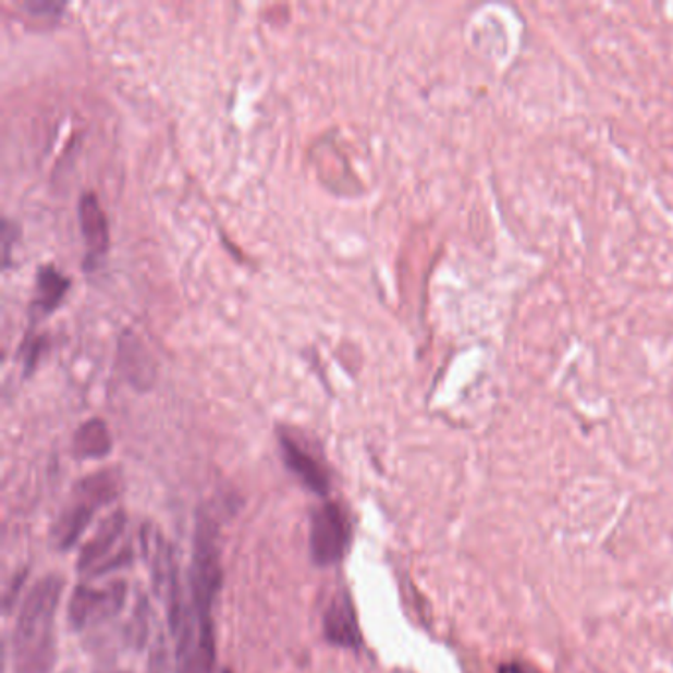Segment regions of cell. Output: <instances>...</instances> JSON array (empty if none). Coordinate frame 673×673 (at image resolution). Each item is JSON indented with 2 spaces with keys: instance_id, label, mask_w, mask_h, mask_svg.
Returning a JSON list of instances; mask_svg holds the SVG:
<instances>
[{
  "instance_id": "cell-11",
  "label": "cell",
  "mask_w": 673,
  "mask_h": 673,
  "mask_svg": "<svg viewBox=\"0 0 673 673\" xmlns=\"http://www.w3.org/2000/svg\"><path fill=\"white\" fill-rule=\"evenodd\" d=\"M70 289V279L63 277L52 265H42L36 274V298L34 310H40L44 315L52 313L63 301V296Z\"/></svg>"
},
{
  "instance_id": "cell-6",
  "label": "cell",
  "mask_w": 673,
  "mask_h": 673,
  "mask_svg": "<svg viewBox=\"0 0 673 673\" xmlns=\"http://www.w3.org/2000/svg\"><path fill=\"white\" fill-rule=\"evenodd\" d=\"M279 446H281L286 468L295 474L306 490L327 498L330 494L332 478H330V470H328L322 454L316 453L315 444L306 441L305 435L293 431L289 427H281Z\"/></svg>"
},
{
  "instance_id": "cell-10",
  "label": "cell",
  "mask_w": 673,
  "mask_h": 673,
  "mask_svg": "<svg viewBox=\"0 0 673 673\" xmlns=\"http://www.w3.org/2000/svg\"><path fill=\"white\" fill-rule=\"evenodd\" d=\"M113 449L111 432L106 421L89 419L74 435V454L82 461H99L106 458Z\"/></svg>"
},
{
  "instance_id": "cell-16",
  "label": "cell",
  "mask_w": 673,
  "mask_h": 673,
  "mask_svg": "<svg viewBox=\"0 0 673 673\" xmlns=\"http://www.w3.org/2000/svg\"><path fill=\"white\" fill-rule=\"evenodd\" d=\"M498 673H539L536 668H531L526 662H510L504 663Z\"/></svg>"
},
{
  "instance_id": "cell-12",
  "label": "cell",
  "mask_w": 673,
  "mask_h": 673,
  "mask_svg": "<svg viewBox=\"0 0 673 673\" xmlns=\"http://www.w3.org/2000/svg\"><path fill=\"white\" fill-rule=\"evenodd\" d=\"M148 632V604L147 599H138L137 609L131 619V624L126 626V643L133 644L135 648H143L147 640Z\"/></svg>"
},
{
  "instance_id": "cell-17",
  "label": "cell",
  "mask_w": 673,
  "mask_h": 673,
  "mask_svg": "<svg viewBox=\"0 0 673 673\" xmlns=\"http://www.w3.org/2000/svg\"><path fill=\"white\" fill-rule=\"evenodd\" d=\"M223 673H232V672H223Z\"/></svg>"
},
{
  "instance_id": "cell-9",
  "label": "cell",
  "mask_w": 673,
  "mask_h": 673,
  "mask_svg": "<svg viewBox=\"0 0 673 673\" xmlns=\"http://www.w3.org/2000/svg\"><path fill=\"white\" fill-rule=\"evenodd\" d=\"M79 223L84 233L85 245H87V257L97 261L99 257L106 255L109 249V228H107L106 213L99 206L97 196L91 192H85L79 200ZM87 259V264H89Z\"/></svg>"
},
{
  "instance_id": "cell-5",
  "label": "cell",
  "mask_w": 673,
  "mask_h": 673,
  "mask_svg": "<svg viewBox=\"0 0 673 673\" xmlns=\"http://www.w3.org/2000/svg\"><path fill=\"white\" fill-rule=\"evenodd\" d=\"M126 600L125 580H113L106 587L79 585L68 602V622L74 631H85L115 619Z\"/></svg>"
},
{
  "instance_id": "cell-14",
  "label": "cell",
  "mask_w": 673,
  "mask_h": 673,
  "mask_svg": "<svg viewBox=\"0 0 673 673\" xmlns=\"http://www.w3.org/2000/svg\"><path fill=\"white\" fill-rule=\"evenodd\" d=\"M167 646L164 640L158 638L155 643V648L150 652V662H148V673H167Z\"/></svg>"
},
{
  "instance_id": "cell-3",
  "label": "cell",
  "mask_w": 673,
  "mask_h": 673,
  "mask_svg": "<svg viewBox=\"0 0 673 673\" xmlns=\"http://www.w3.org/2000/svg\"><path fill=\"white\" fill-rule=\"evenodd\" d=\"M123 490V478L117 470H101L82 478L74 488L72 502L65 505L62 514L53 522V548L58 551H70L85 529L91 524L95 512L103 505L111 504Z\"/></svg>"
},
{
  "instance_id": "cell-2",
  "label": "cell",
  "mask_w": 673,
  "mask_h": 673,
  "mask_svg": "<svg viewBox=\"0 0 673 673\" xmlns=\"http://www.w3.org/2000/svg\"><path fill=\"white\" fill-rule=\"evenodd\" d=\"M221 553L218 524L201 514L194 531L192 565H189V592L192 612L198 622L201 646L216 658V632H213V602L221 589Z\"/></svg>"
},
{
  "instance_id": "cell-1",
  "label": "cell",
  "mask_w": 673,
  "mask_h": 673,
  "mask_svg": "<svg viewBox=\"0 0 673 673\" xmlns=\"http://www.w3.org/2000/svg\"><path fill=\"white\" fill-rule=\"evenodd\" d=\"M63 580L48 575L24 597L12 634L14 673H52L56 663V614Z\"/></svg>"
},
{
  "instance_id": "cell-8",
  "label": "cell",
  "mask_w": 673,
  "mask_h": 673,
  "mask_svg": "<svg viewBox=\"0 0 673 673\" xmlns=\"http://www.w3.org/2000/svg\"><path fill=\"white\" fill-rule=\"evenodd\" d=\"M126 522L129 519L125 512L117 510L99 524L94 537H89V541L79 551L77 558L79 573H91L95 567H99L106 559H109V553L115 548L117 541L125 534Z\"/></svg>"
},
{
  "instance_id": "cell-15",
  "label": "cell",
  "mask_w": 673,
  "mask_h": 673,
  "mask_svg": "<svg viewBox=\"0 0 673 673\" xmlns=\"http://www.w3.org/2000/svg\"><path fill=\"white\" fill-rule=\"evenodd\" d=\"M26 9H28L32 14H36V16H38V12L58 16V14L62 12L63 7L62 4H58V2H28V4H26Z\"/></svg>"
},
{
  "instance_id": "cell-13",
  "label": "cell",
  "mask_w": 673,
  "mask_h": 673,
  "mask_svg": "<svg viewBox=\"0 0 673 673\" xmlns=\"http://www.w3.org/2000/svg\"><path fill=\"white\" fill-rule=\"evenodd\" d=\"M133 563V548L126 543L125 548L121 549L119 553H115L113 558L106 559L99 567H95L91 571V575L97 577H103L107 573H113L117 568L129 567Z\"/></svg>"
},
{
  "instance_id": "cell-7",
  "label": "cell",
  "mask_w": 673,
  "mask_h": 673,
  "mask_svg": "<svg viewBox=\"0 0 673 673\" xmlns=\"http://www.w3.org/2000/svg\"><path fill=\"white\" fill-rule=\"evenodd\" d=\"M322 631L328 644L344 648V650H359L364 636L359 631L358 612L350 590H338L328 602L327 611L322 616Z\"/></svg>"
},
{
  "instance_id": "cell-4",
  "label": "cell",
  "mask_w": 673,
  "mask_h": 673,
  "mask_svg": "<svg viewBox=\"0 0 673 673\" xmlns=\"http://www.w3.org/2000/svg\"><path fill=\"white\" fill-rule=\"evenodd\" d=\"M352 543V524L338 502H325L313 510L308 549L316 567H332L346 558Z\"/></svg>"
}]
</instances>
